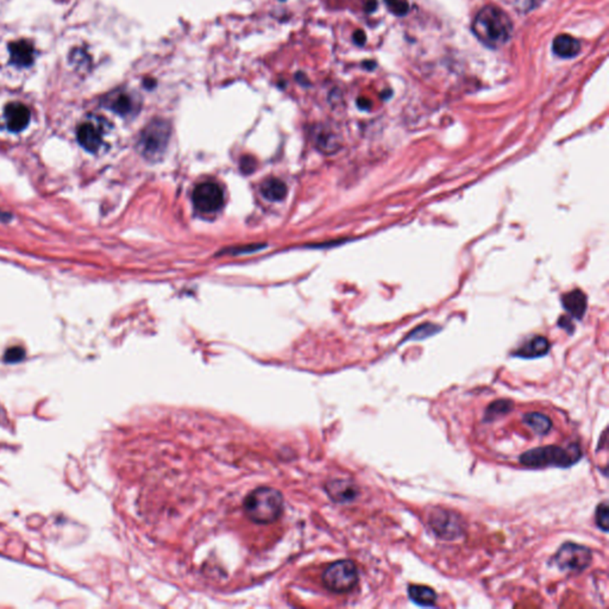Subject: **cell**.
Segmentation results:
<instances>
[{
	"mask_svg": "<svg viewBox=\"0 0 609 609\" xmlns=\"http://www.w3.org/2000/svg\"><path fill=\"white\" fill-rule=\"evenodd\" d=\"M472 32L476 39L488 48L502 47L513 34V23L506 12L489 5L476 15L472 22Z\"/></svg>",
	"mask_w": 609,
	"mask_h": 609,
	"instance_id": "6da1fadb",
	"label": "cell"
},
{
	"mask_svg": "<svg viewBox=\"0 0 609 609\" xmlns=\"http://www.w3.org/2000/svg\"><path fill=\"white\" fill-rule=\"evenodd\" d=\"M244 512L255 524L274 523L283 511V496L275 488L261 487L244 500Z\"/></svg>",
	"mask_w": 609,
	"mask_h": 609,
	"instance_id": "7a4b0ae2",
	"label": "cell"
},
{
	"mask_svg": "<svg viewBox=\"0 0 609 609\" xmlns=\"http://www.w3.org/2000/svg\"><path fill=\"white\" fill-rule=\"evenodd\" d=\"M582 458L581 448L577 444H573L568 448L561 446H542L524 452L520 456V463L527 468H547V467H559V468H569L577 463Z\"/></svg>",
	"mask_w": 609,
	"mask_h": 609,
	"instance_id": "3957f363",
	"label": "cell"
},
{
	"mask_svg": "<svg viewBox=\"0 0 609 609\" xmlns=\"http://www.w3.org/2000/svg\"><path fill=\"white\" fill-rule=\"evenodd\" d=\"M172 128L165 119L155 118L143 129L138 148L146 158L158 160L165 153L170 143Z\"/></svg>",
	"mask_w": 609,
	"mask_h": 609,
	"instance_id": "277c9868",
	"label": "cell"
},
{
	"mask_svg": "<svg viewBox=\"0 0 609 609\" xmlns=\"http://www.w3.org/2000/svg\"><path fill=\"white\" fill-rule=\"evenodd\" d=\"M358 582L357 566L353 561H338L327 566L322 583L332 593L344 594L354 589Z\"/></svg>",
	"mask_w": 609,
	"mask_h": 609,
	"instance_id": "5b68a950",
	"label": "cell"
},
{
	"mask_svg": "<svg viewBox=\"0 0 609 609\" xmlns=\"http://www.w3.org/2000/svg\"><path fill=\"white\" fill-rule=\"evenodd\" d=\"M429 526L443 540H456L465 532V523L462 516L455 512L442 507L431 509Z\"/></svg>",
	"mask_w": 609,
	"mask_h": 609,
	"instance_id": "8992f818",
	"label": "cell"
},
{
	"mask_svg": "<svg viewBox=\"0 0 609 609\" xmlns=\"http://www.w3.org/2000/svg\"><path fill=\"white\" fill-rule=\"evenodd\" d=\"M593 554L588 547L575 542H566L554 557V562L559 569L569 573H581L591 563Z\"/></svg>",
	"mask_w": 609,
	"mask_h": 609,
	"instance_id": "52a82bcc",
	"label": "cell"
},
{
	"mask_svg": "<svg viewBox=\"0 0 609 609\" xmlns=\"http://www.w3.org/2000/svg\"><path fill=\"white\" fill-rule=\"evenodd\" d=\"M192 201L199 212L214 213L224 205V191L214 181H205L196 186Z\"/></svg>",
	"mask_w": 609,
	"mask_h": 609,
	"instance_id": "ba28073f",
	"label": "cell"
},
{
	"mask_svg": "<svg viewBox=\"0 0 609 609\" xmlns=\"http://www.w3.org/2000/svg\"><path fill=\"white\" fill-rule=\"evenodd\" d=\"M5 119L8 124V129L12 132H20L23 131L30 123L32 114L28 107L22 102H10L5 107Z\"/></svg>",
	"mask_w": 609,
	"mask_h": 609,
	"instance_id": "9c48e42d",
	"label": "cell"
},
{
	"mask_svg": "<svg viewBox=\"0 0 609 609\" xmlns=\"http://www.w3.org/2000/svg\"><path fill=\"white\" fill-rule=\"evenodd\" d=\"M10 62L17 68L30 67L35 60V50L28 41H16L8 44Z\"/></svg>",
	"mask_w": 609,
	"mask_h": 609,
	"instance_id": "30bf717a",
	"label": "cell"
},
{
	"mask_svg": "<svg viewBox=\"0 0 609 609\" xmlns=\"http://www.w3.org/2000/svg\"><path fill=\"white\" fill-rule=\"evenodd\" d=\"M327 491L334 502L345 503L356 499L358 488L346 479H334L327 484Z\"/></svg>",
	"mask_w": 609,
	"mask_h": 609,
	"instance_id": "8fae6325",
	"label": "cell"
},
{
	"mask_svg": "<svg viewBox=\"0 0 609 609\" xmlns=\"http://www.w3.org/2000/svg\"><path fill=\"white\" fill-rule=\"evenodd\" d=\"M76 138H78L80 146L90 153L98 151L99 148L102 144V130L92 123L81 124L78 129V132H76Z\"/></svg>",
	"mask_w": 609,
	"mask_h": 609,
	"instance_id": "7c38bea8",
	"label": "cell"
},
{
	"mask_svg": "<svg viewBox=\"0 0 609 609\" xmlns=\"http://www.w3.org/2000/svg\"><path fill=\"white\" fill-rule=\"evenodd\" d=\"M562 305L564 310L569 313L573 318L581 320L583 315H586L587 306V295L580 289L569 292L562 296Z\"/></svg>",
	"mask_w": 609,
	"mask_h": 609,
	"instance_id": "4fadbf2b",
	"label": "cell"
},
{
	"mask_svg": "<svg viewBox=\"0 0 609 609\" xmlns=\"http://www.w3.org/2000/svg\"><path fill=\"white\" fill-rule=\"evenodd\" d=\"M550 350V342L542 336H535L525 343L519 350H516L514 356L521 358H538L545 356Z\"/></svg>",
	"mask_w": 609,
	"mask_h": 609,
	"instance_id": "5bb4252c",
	"label": "cell"
},
{
	"mask_svg": "<svg viewBox=\"0 0 609 609\" xmlns=\"http://www.w3.org/2000/svg\"><path fill=\"white\" fill-rule=\"evenodd\" d=\"M552 49L556 55L563 59H570L580 54L581 43L570 35H559L554 39Z\"/></svg>",
	"mask_w": 609,
	"mask_h": 609,
	"instance_id": "9a60e30c",
	"label": "cell"
},
{
	"mask_svg": "<svg viewBox=\"0 0 609 609\" xmlns=\"http://www.w3.org/2000/svg\"><path fill=\"white\" fill-rule=\"evenodd\" d=\"M313 137H315V144L318 146V149L322 150L324 153H334L336 150L339 149L338 136L327 126H317L315 132H313Z\"/></svg>",
	"mask_w": 609,
	"mask_h": 609,
	"instance_id": "2e32d148",
	"label": "cell"
},
{
	"mask_svg": "<svg viewBox=\"0 0 609 609\" xmlns=\"http://www.w3.org/2000/svg\"><path fill=\"white\" fill-rule=\"evenodd\" d=\"M136 105L137 104L135 102L134 97L129 93H125V92H121V93H116V95H111L110 97H107V107L111 111H114L123 117L132 114L136 109Z\"/></svg>",
	"mask_w": 609,
	"mask_h": 609,
	"instance_id": "e0dca14e",
	"label": "cell"
},
{
	"mask_svg": "<svg viewBox=\"0 0 609 609\" xmlns=\"http://www.w3.org/2000/svg\"><path fill=\"white\" fill-rule=\"evenodd\" d=\"M287 192L286 184L276 177H269L261 185V193L268 200H282L287 196Z\"/></svg>",
	"mask_w": 609,
	"mask_h": 609,
	"instance_id": "ac0fdd59",
	"label": "cell"
},
{
	"mask_svg": "<svg viewBox=\"0 0 609 609\" xmlns=\"http://www.w3.org/2000/svg\"><path fill=\"white\" fill-rule=\"evenodd\" d=\"M524 423L533 430V432L539 436H545L552 429V421L550 418L544 416L542 413H527L524 416Z\"/></svg>",
	"mask_w": 609,
	"mask_h": 609,
	"instance_id": "d6986e66",
	"label": "cell"
},
{
	"mask_svg": "<svg viewBox=\"0 0 609 609\" xmlns=\"http://www.w3.org/2000/svg\"><path fill=\"white\" fill-rule=\"evenodd\" d=\"M409 596L413 602L424 607L436 605L437 594L432 588L425 586H409Z\"/></svg>",
	"mask_w": 609,
	"mask_h": 609,
	"instance_id": "ffe728a7",
	"label": "cell"
},
{
	"mask_svg": "<svg viewBox=\"0 0 609 609\" xmlns=\"http://www.w3.org/2000/svg\"><path fill=\"white\" fill-rule=\"evenodd\" d=\"M513 406L514 405L511 400H498L491 402V405L488 406L486 414H484V420H496V419L506 416L511 412Z\"/></svg>",
	"mask_w": 609,
	"mask_h": 609,
	"instance_id": "44dd1931",
	"label": "cell"
},
{
	"mask_svg": "<svg viewBox=\"0 0 609 609\" xmlns=\"http://www.w3.org/2000/svg\"><path fill=\"white\" fill-rule=\"evenodd\" d=\"M439 330V327H437V325L431 324V322H426V324H423L420 327H418L416 330H413L409 334L407 339H409V341H421V339L429 338V337H431L433 334H436Z\"/></svg>",
	"mask_w": 609,
	"mask_h": 609,
	"instance_id": "7402d4cb",
	"label": "cell"
},
{
	"mask_svg": "<svg viewBox=\"0 0 609 609\" xmlns=\"http://www.w3.org/2000/svg\"><path fill=\"white\" fill-rule=\"evenodd\" d=\"M595 520L598 526L601 528L603 532H608L609 530V506L608 503L602 502L598 505L595 513Z\"/></svg>",
	"mask_w": 609,
	"mask_h": 609,
	"instance_id": "603a6c76",
	"label": "cell"
},
{
	"mask_svg": "<svg viewBox=\"0 0 609 609\" xmlns=\"http://www.w3.org/2000/svg\"><path fill=\"white\" fill-rule=\"evenodd\" d=\"M25 356H27V353L22 346H12L5 351L3 360L8 364H16V363L23 361Z\"/></svg>",
	"mask_w": 609,
	"mask_h": 609,
	"instance_id": "cb8c5ba5",
	"label": "cell"
},
{
	"mask_svg": "<svg viewBox=\"0 0 609 609\" xmlns=\"http://www.w3.org/2000/svg\"><path fill=\"white\" fill-rule=\"evenodd\" d=\"M385 4L397 16H404L409 12V3L406 0H385Z\"/></svg>",
	"mask_w": 609,
	"mask_h": 609,
	"instance_id": "d4e9b609",
	"label": "cell"
},
{
	"mask_svg": "<svg viewBox=\"0 0 609 609\" xmlns=\"http://www.w3.org/2000/svg\"><path fill=\"white\" fill-rule=\"evenodd\" d=\"M542 0H515V8L521 13H527L542 4Z\"/></svg>",
	"mask_w": 609,
	"mask_h": 609,
	"instance_id": "484cf974",
	"label": "cell"
},
{
	"mask_svg": "<svg viewBox=\"0 0 609 609\" xmlns=\"http://www.w3.org/2000/svg\"><path fill=\"white\" fill-rule=\"evenodd\" d=\"M240 167H242V172H244V173H252V170H255V161L250 156L243 158H242V161H240Z\"/></svg>",
	"mask_w": 609,
	"mask_h": 609,
	"instance_id": "4316f807",
	"label": "cell"
},
{
	"mask_svg": "<svg viewBox=\"0 0 609 609\" xmlns=\"http://www.w3.org/2000/svg\"><path fill=\"white\" fill-rule=\"evenodd\" d=\"M559 325L562 327V329H564V330L568 331L569 334H571V332L574 331L573 322H571L569 318H566V317H562V318L559 319Z\"/></svg>",
	"mask_w": 609,
	"mask_h": 609,
	"instance_id": "83f0119b",
	"label": "cell"
},
{
	"mask_svg": "<svg viewBox=\"0 0 609 609\" xmlns=\"http://www.w3.org/2000/svg\"><path fill=\"white\" fill-rule=\"evenodd\" d=\"M354 41L355 43L358 44V46H364V43H366L367 41L366 34L362 32V30H357V32H355Z\"/></svg>",
	"mask_w": 609,
	"mask_h": 609,
	"instance_id": "f1b7e54d",
	"label": "cell"
},
{
	"mask_svg": "<svg viewBox=\"0 0 609 609\" xmlns=\"http://www.w3.org/2000/svg\"><path fill=\"white\" fill-rule=\"evenodd\" d=\"M155 85H156V81H155V80L148 79L144 81V86H146V88H153Z\"/></svg>",
	"mask_w": 609,
	"mask_h": 609,
	"instance_id": "f546056e",
	"label": "cell"
}]
</instances>
